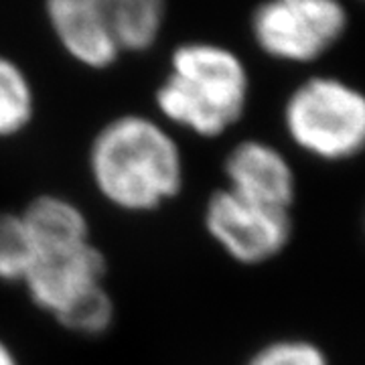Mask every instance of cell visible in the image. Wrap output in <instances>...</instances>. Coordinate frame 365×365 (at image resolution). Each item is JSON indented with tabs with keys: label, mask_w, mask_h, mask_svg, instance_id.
Listing matches in <instances>:
<instances>
[{
	"label": "cell",
	"mask_w": 365,
	"mask_h": 365,
	"mask_svg": "<svg viewBox=\"0 0 365 365\" xmlns=\"http://www.w3.org/2000/svg\"><path fill=\"white\" fill-rule=\"evenodd\" d=\"M83 167L96 197L128 217L167 209L187 185L179 134L146 112H118L102 122L86 146Z\"/></svg>",
	"instance_id": "obj_1"
},
{
	"label": "cell",
	"mask_w": 365,
	"mask_h": 365,
	"mask_svg": "<svg viewBox=\"0 0 365 365\" xmlns=\"http://www.w3.org/2000/svg\"><path fill=\"white\" fill-rule=\"evenodd\" d=\"M252 78L244 59L213 41H185L155 90L157 116L170 130L217 140L248 112Z\"/></svg>",
	"instance_id": "obj_2"
},
{
	"label": "cell",
	"mask_w": 365,
	"mask_h": 365,
	"mask_svg": "<svg viewBox=\"0 0 365 365\" xmlns=\"http://www.w3.org/2000/svg\"><path fill=\"white\" fill-rule=\"evenodd\" d=\"M288 140L302 155L337 165L365 153V91L335 76H313L282 108Z\"/></svg>",
	"instance_id": "obj_3"
},
{
	"label": "cell",
	"mask_w": 365,
	"mask_h": 365,
	"mask_svg": "<svg viewBox=\"0 0 365 365\" xmlns=\"http://www.w3.org/2000/svg\"><path fill=\"white\" fill-rule=\"evenodd\" d=\"M341 0H262L250 19L252 39L270 59L313 63L347 31Z\"/></svg>",
	"instance_id": "obj_4"
},
{
	"label": "cell",
	"mask_w": 365,
	"mask_h": 365,
	"mask_svg": "<svg viewBox=\"0 0 365 365\" xmlns=\"http://www.w3.org/2000/svg\"><path fill=\"white\" fill-rule=\"evenodd\" d=\"M207 237L225 258L256 268L284 254L294 235L292 211L250 201L225 187L213 189L201 209Z\"/></svg>",
	"instance_id": "obj_5"
},
{
	"label": "cell",
	"mask_w": 365,
	"mask_h": 365,
	"mask_svg": "<svg viewBox=\"0 0 365 365\" xmlns=\"http://www.w3.org/2000/svg\"><path fill=\"white\" fill-rule=\"evenodd\" d=\"M110 262L102 246L90 240L81 244L35 250L23 290L29 302L53 321L81 297L108 287Z\"/></svg>",
	"instance_id": "obj_6"
},
{
	"label": "cell",
	"mask_w": 365,
	"mask_h": 365,
	"mask_svg": "<svg viewBox=\"0 0 365 365\" xmlns=\"http://www.w3.org/2000/svg\"><path fill=\"white\" fill-rule=\"evenodd\" d=\"M43 13L61 51L79 67L108 71L124 57L118 0H43Z\"/></svg>",
	"instance_id": "obj_7"
},
{
	"label": "cell",
	"mask_w": 365,
	"mask_h": 365,
	"mask_svg": "<svg viewBox=\"0 0 365 365\" xmlns=\"http://www.w3.org/2000/svg\"><path fill=\"white\" fill-rule=\"evenodd\" d=\"M222 187L250 201L287 211L297 203V170L272 143L244 138L232 144L222 160Z\"/></svg>",
	"instance_id": "obj_8"
},
{
	"label": "cell",
	"mask_w": 365,
	"mask_h": 365,
	"mask_svg": "<svg viewBox=\"0 0 365 365\" xmlns=\"http://www.w3.org/2000/svg\"><path fill=\"white\" fill-rule=\"evenodd\" d=\"M39 112L35 83L25 67L0 53V143L21 138Z\"/></svg>",
	"instance_id": "obj_9"
},
{
	"label": "cell",
	"mask_w": 365,
	"mask_h": 365,
	"mask_svg": "<svg viewBox=\"0 0 365 365\" xmlns=\"http://www.w3.org/2000/svg\"><path fill=\"white\" fill-rule=\"evenodd\" d=\"M118 4L122 55L148 53L165 31L169 0H118Z\"/></svg>",
	"instance_id": "obj_10"
},
{
	"label": "cell",
	"mask_w": 365,
	"mask_h": 365,
	"mask_svg": "<svg viewBox=\"0 0 365 365\" xmlns=\"http://www.w3.org/2000/svg\"><path fill=\"white\" fill-rule=\"evenodd\" d=\"M33 264V244L21 209H0V284L23 287Z\"/></svg>",
	"instance_id": "obj_11"
},
{
	"label": "cell",
	"mask_w": 365,
	"mask_h": 365,
	"mask_svg": "<svg viewBox=\"0 0 365 365\" xmlns=\"http://www.w3.org/2000/svg\"><path fill=\"white\" fill-rule=\"evenodd\" d=\"M116 319V299L110 288L102 287L81 297L66 313L59 314L55 323L69 335L81 339H102L114 329Z\"/></svg>",
	"instance_id": "obj_12"
},
{
	"label": "cell",
	"mask_w": 365,
	"mask_h": 365,
	"mask_svg": "<svg viewBox=\"0 0 365 365\" xmlns=\"http://www.w3.org/2000/svg\"><path fill=\"white\" fill-rule=\"evenodd\" d=\"M244 365H331V359L317 341L278 337L254 349Z\"/></svg>",
	"instance_id": "obj_13"
},
{
	"label": "cell",
	"mask_w": 365,
	"mask_h": 365,
	"mask_svg": "<svg viewBox=\"0 0 365 365\" xmlns=\"http://www.w3.org/2000/svg\"><path fill=\"white\" fill-rule=\"evenodd\" d=\"M0 365H23L21 355L16 353L13 343L0 335Z\"/></svg>",
	"instance_id": "obj_14"
},
{
	"label": "cell",
	"mask_w": 365,
	"mask_h": 365,
	"mask_svg": "<svg viewBox=\"0 0 365 365\" xmlns=\"http://www.w3.org/2000/svg\"><path fill=\"white\" fill-rule=\"evenodd\" d=\"M364 227H365V222H364Z\"/></svg>",
	"instance_id": "obj_15"
}]
</instances>
